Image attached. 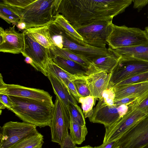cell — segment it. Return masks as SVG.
Wrapping results in <instances>:
<instances>
[{
  "label": "cell",
  "mask_w": 148,
  "mask_h": 148,
  "mask_svg": "<svg viewBox=\"0 0 148 148\" xmlns=\"http://www.w3.org/2000/svg\"><path fill=\"white\" fill-rule=\"evenodd\" d=\"M49 26L50 35L54 45L67 49L84 58L91 63L95 60L108 55L110 53L108 48L84 46L80 44L54 21Z\"/></svg>",
  "instance_id": "277c9868"
},
{
  "label": "cell",
  "mask_w": 148,
  "mask_h": 148,
  "mask_svg": "<svg viewBox=\"0 0 148 148\" xmlns=\"http://www.w3.org/2000/svg\"><path fill=\"white\" fill-rule=\"evenodd\" d=\"M36 126L25 122L10 121L0 127V148H8L28 135L38 131Z\"/></svg>",
  "instance_id": "30bf717a"
},
{
  "label": "cell",
  "mask_w": 148,
  "mask_h": 148,
  "mask_svg": "<svg viewBox=\"0 0 148 148\" xmlns=\"http://www.w3.org/2000/svg\"><path fill=\"white\" fill-rule=\"evenodd\" d=\"M133 7L138 9L139 12L142 9L148 4V0H133Z\"/></svg>",
  "instance_id": "ab89813d"
},
{
  "label": "cell",
  "mask_w": 148,
  "mask_h": 148,
  "mask_svg": "<svg viewBox=\"0 0 148 148\" xmlns=\"http://www.w3.org/2000/svg\"><path fill=\"white\" fill-rule=\"evenodd\" d=\"M16 26L18 29L21 30H25L26 29V24L23 22L19 21L17 23Z\"/></svg>",
  "instance_id": "b9f144b4"
},
{
  "label": "cell",
  "mask_w": 148,
  "mask_h": 148,
  "mask_svg": "<svg viewBox=\"0 0 148 148\" xmlns=\"http://www.w3.org/2000/svg\"><path fill=\"white\" fill-rule=\"evenodd\" d=\"M112 49L121 57L132 58L148 62V42L132 47Z\"/></svg>",
  "instance_id": "ffe728a7"
},
{
  "label": "cell",
  "mask_w": 148,
  "mask_h": 148,
  "mask_svg": "<svg viewBox=\"0 0 148 148\" xmlns=\"http://www.w3.org/2000/svg\"><path fill=\"white\" fill-rule=\"evenodd\" d=\"M145 31L146 32L148 36V26L145 27Z\"/></svg>",
  "instance_id": "ee69618b"
},
{
  "label": "cell",
  "mask_w": 148,
  "mask_h": 148,
  "mask_svg": "<svg viewBox=\"0 0 148 148\" xmlns=\"http://www.w3.org/2000/svg\"><path fill=\"white\" fill-rule=\"evenodd\" d=\"M147 81H148V71L143 72L132 76L120 82L115 86L125 85Z\"/></svg>",
  "instance_id": "1f68e13d"
},
{
  "label": "cell",
  "mask_w": 148,
  "mask_h": 148,
  "mask_svg": "<svg viewBox=\"0 0 148 148\" xmlns=\"http://www.w3.org/2000/svg\"><path fill=\"white\" fill-rule=\"evenodd\" d=\"M0 76V94L30 99L54 106L52 97L47 92L18 84H6L1 73Z\"/></svg>",
  "instance_id": "4fadbf2b"
},
{
  "label": "cell",
  "mask_w": 148,
  "mask_h": 148,
  "mask_svg": "<svg viewBox=\"0 0 148 148\" xmlns=\"http://www.w3.org/2000/svg\"><path fill=\"white\" fill-rule=\"evenodd\" d=\"M9 96L13 104L9 110L23 121L40 128L50 127L54 106L30 99Z\"/></svg>",
  "instance_id": "3957f363"
},
{
  "label": "cell",
  "mask_w": 148,
  "mask_h": 148,
  "mask_svg": "<svg viewBox=\"0 0 148 148\" xmlns=\"http://www.w3.org/2000/svg\"><path fill=\"white\" fill-rule=\"evenodd\" d=\"M68 110L70 117L80 125H86L85 118L83 112L77 104L70 103Z\"/></svg>",
  "instance_id": "f546056e"
},
{
  "label": "cell",
  "mask_w": 148,
  "mask_h": 148,
  "mask_svg": "<svg viewBox=\"0 0 148 148\" xmlns=\"http://www.w3.org/2000/svg\"><path fill=\"white\" fill-rule=\"evenodd\" d=\"M117 140L119 148H143L148 145V116Z\"/></svg>",
  "instance_id": "5bb4252c"
},
{
  "label": "cell",
  "mask_w": 148,
  "mask_h": 148,
  "mask_svg": "<svg viewBox=\"0 0 148 148\" xmlns=\"http://www.w3.org/2000/svg\"><path fill=\"white\" fill-rule=\"evenodd\" d=\"M15 25L4 30L0 27V51L18 54L24 47V34L17 32Z\"/></svg>",
  "instance_id": "9a60e30c"
},
{
  "label": "cell",
  "mask_w": 148,
  "mask_h": 148,
  "mask_svg": "<svg viewBox=\"0 0 148 148\" xmlns=\"http://www.w3.org/2000/svg\"><path fill=\"white\" fill-rule=\"evenodd\" d=\"M112 21H100L72 26L84 42L93 47L106 48V40L112 30Z\"/></svg>",
  "instance_id": "8992f818"
},
{
  "label": "cell",
  "mask_w": 148,
  "mask_h": 148,
  "mask_svg": "<svg viewBox=\"0 0 148 148\" xmlns=\"http://www.w3.org/2000/svg\"><path fill=\"white\" fill-rule=\"evenodd\" d=\"M23 32L24 47L22 52L32 59L36 70L47 77V66L50 60L52 59L50 49L39 43L25 30Z\"/></svg>",
  "instance_id": "8fae6325"
},
{
  "label": "cell",
  "mask_w": 148,
  "mask_h": 148,
  "mask_svg": "<svg viewBox=\"0 0 148 148\" xmlns=\"http://www.w3.org/2000/svg\"><path fill=\"white\" fill-rule=\"evenodd\" d=\"M21 53L25 57V61L27 63L30 64L35 69V66L34 64L33 61L32 59L29 57L27 56L23 52Z\"/></svg>",
  "instance_id": "60d3db41"
},
{
  "label": "cell",
  "mask_w": 148,
  "mask_h": 148,
  "mask_svg": "<svg viewBox=\"0 0 148 148\" xmlns=\"http://www.w3.org/2000/svg\"><path fill=\"white\" fill-rule=\"evenodd\" d=\"M49 49L51 57L53 56H59L76 62L87 68L91 69L93 68L90 62L67 49L60 48L54 45Z\"/></svg>",
  "instance_id": "603a6c76"
},
{
  "label": "cell",
  "mask_w": 148,
  "mask_h": 148,
  "mask_svg": "<svg viewBox=\"0 0 148 148\" xmlns=\"http://www.w3.org/2000/svg\"><path fill=\"white\" fill-rule=\"evenodd\" d=\"M47 71L55 75L67 87L70 81L79 78L73 76L59 67L53 61L52 59L48 62L46 69Z\"/></svg>",
  "instance_id": "4316f807"
},
{
  "label": "cell",
  "mask_w": 148,
  "mask_h": 148,
  "mask_svg": "<svg viewBox=\"0 0 148 148\" xmlns=\"http://www.w3.org/2000/svg\"><path fill=\"white\" fill-rule=\"evenodd\" d=\"M148 71V62L121 57L112 73L108 86L113 87L120 82L138 74Z\"/></svg>",
  "instance_id": "ba28073f"
},
{
  "label": "cell",
  "mask_w": 148,
  "mask_h": 148,
  "mask_svg": "<svg viewBox=\"0 0 148 148\" xmlns=\"http://www.w3.org/2000/svg\"><path fill=\"white\" fill-rule=\"evenodd\" d=\"M115 93L114 100L125 97L136 96L138 101L148 94V81L125 85L116 86L113 87Z\"/></svg>",
  "instance_id": "e0dca14e"
},
{
  "label": "cell",
  "mask_w": 148,
  "mask_h": 148,
  "mask_svg": "<svg viewBox=\"0 0 148 148\" xmlns=\"http://www.w3.org/2000/svg\"><path fill=\"white\" fill-rule=\"evenodd\" d=\"M54 18V21L58 23L69 35L75 40L80 44L84 46H89L84 42L82 37L74 29L72 24L63 16L60 14H57Z\"/></svg>",
  "instance_id": "484cf974"
},
{
  "label": "cell",
  "mask_w": 148,
  "mask_h": 148,
  "mask_svg": "<svg viewBox=\"0 0 148 148\" xmlns=\"http://www.w3.org/2000/svg\"><path fill=\"white\" fill-rule=\"evenodd\" d=\"M61 148H78L73 141L70 134L68 132L64 140Z\"/></svg>",
  "instance_id": "74e56055"
},
{
  "label": "cell",
  "mask_w": 148,
  "mask_h": 148,
  "mask_svg": "<svg viewBox=\"0 0 148 148\" xmlns=\"http://www.w3.org/2000/svg\"><path fill=\"white\" fill-rule=\"evenodd\" d=\"M0 17L8 23L15 25L20 20L18 15L2 1L0 3Z\"/></svg>",
  "instance_id": "83f0119b"
},
{
  "label": "cell",
  "mask_w": 148,
  "mask_h": 148,
  "mask_svg": "<svg viewBox=\"0 0 148 148\" xmlns=\"http://www.w3.org/2000/svg\"><path fill=\"white\" fill-rule=\"evenodd\" d=\"M132 108H137L145 113L148 116V94L138 101H134L128 106Z\"/></svg>",
  "instance_id": "d6a6232c"
},
{
  "label": "cell",
  "mask_w": 148,
  "mask_h": 148,
  "mask_svg": "<svg viewBox=\"0 0 148 148\" xmlns=\"http://www.w3.org/2000/svg\"><path fill=\"white\" fill-rule=\"evenodd\" d=\"M138 99V98L136 96L127 97L119 99L114 100V104L116 105H125L128 106L133 103Z\"/></svg>",
  "instance_id": "d590c367"
},
{
  "label": "cell",
  "mask_w": 148,
  "mask_h": 148,
  "mask_svg": "<svg viewBox=\"0 0 148 148\" xmlns=\"http://www.w3.org/2000/svg\"><path fill=\"white\" fill-rule=\"evenodd\" d=\"M93 148H119L117 140L103 143L101 145Z\"/></svg>",
  "instance_id": "f35d334b"
},
{
  "label": "cell",
  "mask_w": 148,
  "mask_h": 148,
  "mask_svg": "<svg viewBox=\"0 0 148 148\" xmlns=\"http://www.w3.org/2000/svg\"><path fill=\"white\" fill-rule=\"evenodd\" d=\"M67 87L73 96L79 102V99L81 97L78 94L73 81H70L69 82Z\"/></svg>",
  "instance_id": "8d00e7d4"
},
{
  "label": "cell",
  "mask_w": 148,
  "mask_h": 148,
  "mask_svg": "<svg viewBox=\"0 0 148 148\" xmlns=\"http://www.w3.org/2000/svg\"><path fill=\"white\" fill-rule=\"evenodd\" d=\"M53 62L70 75L77 77H86L94 70L87 68L74 61L58 56L52 57Z\"/></svg>",
  "instance_id": "ac0fdd59"
},
{
  "label": "cell",
  "mask_w": 148,
  "mask_h": 148,
  "mask_svg": "<svg viewBox=\"0 0 148 148\" xmlns=\"http://www.w3.org/2000/svg\"><path fill=\"white\" fill-rule=\"evenodd\" d=\"M47 73V77L51 83L54 94L68 109L69 104H77L76 100L66 86L53 74L49 72Z\"/></svg>",
  "instance_id": "d6986e66"
},
{
  "label": "cell",
  "mask_w": 148,
  "mask_h": 148,
  "mask_svg": "<svg viewBox=\"0 0 148 148\" xmlns=\"http://www.w3.org/2000/svg\"><path fill=\"white\" fill-rule=\"evenodd\" d=\"M147 116L138 109L128 107V111L123 116L110 126L105 128L103 143L118 140Z\"/></svg>",
  "instance_id": "52a82bcc"
},
{
  "label": "cell",
  "mask_w": 148,
  "mask_h": 148,
  "mask_svg": "<svg viewBox=\"0 0 148 148\" xmlns=\"http://www.w3.org/2000/svg\"><path fill=\"white\" fill-rule=\"evenodd\" d=\"M95 99L91 95L81 97L79 99L78 103L81 104L83 113L85 118H88L92 115Z\"/></svg>",
  "instance_id": "f1b7e54d"
},
{
  "label": "cell",
  "mask_w": 148,
  "mask_h": 148,
  "mask_svg": "<svg viewBox=\"0 0 148 148\" xmlns=\"http://www.w3.org/2000/svg\"><path fill=\"white\" fill-rule=\"evenodd\" d=\"M43 136L38 131L23 138L8 148H42Z\"/></svg>",
  "instance_id": "cb8c5ba5"
},
{
  "label": "cell",
  "mask_w": 148,
  "mask_h": 148,
  "mask_svg": "<svg viewBox=\"0 0 148 148\" xmlns=\"http://www.w3.org/2000/svg\"><path fill=\"white\" fill-rule=\"evenodd\" d=\"M132 1L133 0H60L57 14H61L73 25L110 21L114 17L123 12Z\"/></svg>",
  "instance_id": "6da1fadb"
},
{
  "label": "cell",
  "mask_w": 148,
  "mask_h": 148,
  "mask_svg": "<svg viewBox=\"0 0 148 148\" xmlns=\"http://www.w3.org/2000/svg\"><path fill=\"white\" fill-rule=\"evenodd\" d=\"M143 148H148V145L144 147Z\"/></svg>",
  "instance_id": "f6af8a7d"
},
{
  "label": "cell",
  "mask_w": 148,
  "mask_h": 148,
  "mask_svg": "<svg viewBox=\"0 0 148 148\" xmlns=\"http://www.w3.org/2000/svg\"><path fill=\"white\" fill-rule=\"evenodd\" d=\"M51 125V141L62 147L69 132L70 116L68 109L59 98L56 96Z\"/></svg>",
  "instance_id": "9c48e42d"
},
{
  "label": "cell",
  "mask_w": 148,
  "mask_h": 148,
  "mask_svg": "<svg viewBox=\"0 0 148 148\" xmlns=\"http://www.w3.org/2000/svg\"><path fill=\"white\" fill-rule=\"evenodd\" d=\"M106 42L109 48L113 49L132 47L148 42V36L145 30L139 28L113 24Z\"/></svg>",
  "instance_id": "5b68a950"
},
{
  "label": "cell",
  "mask_w": 148,
  "mask_h": 148,
  "mask_svg": "<svg viewBox=\"0 0 148 148\" xmlns=\"http://www.w3.org/2000/svg\"><path fill=\"white\" fill-rule=\"evenodd\" d=\"M24 22L26 29L47 25L55 20L60 0H2Z\"/></svg>",
  "instance_id": "7a4b0ae2"
},
{
  "label": "cell",
  "mask_w": 148,
  "mask_h": 148,
  "mask_svg": "<svg viewBox=\"0 0 148 148\" xmlns=\"http://www.w3.org/2000/svg\"><path fill=\"white\" fill-rule=\"evenodd\" d=\"M13 103L8 95L0 94V109L7 108L9 110L12 107Z\"/></svg>",
  "instance_id": "e575fe53"
},
{
  "label": "cell",
  "mask_w": 148,
  "mask_h": 148,
  "mask_svg": "<svg viewBox=\"0 0 148 148\" xmlns=\"http://www.w3.org/2000/svg\"><path fill=\"white\" fill-rule=\"evenodd\" d=\"M78 148H93V147L89 145H88L81 147H78Z\"/></svg>",
  "instance_id": "7bdbcfd3"
},
{
  "label": "cell",
  "mask_w": 148,
  "mask_h": 148,
  "mask_svg": "<svg viewBox=\"0 0 148 148\" xmlns=\"http://www.w3.org/2000/svg\"><path fill=\"white\" fill-rule=\"evenodd\" d=\"M69 129L70 135L76 145H80L85 140L88 132L86 125H80L70 117Z\"/></svg>",
  "instance_id": "d4e9b609"
},
{
  "label": "cell",
  "mask_w": 148,
  "mask_h": 148,
  "mask_svg": "<svg viewBox=\"0 0 148 148\" xmlns=\"http://www.w3.org/2000/svg\"><path fill=\"white\" fill-rule=\"evenodd\" d=\"M108 49L110 51L109 54L96 59L91 63L96 69L111 73L121 57L112 49Z\"/></svg>",
  "instance_id": "44dd1931"
},
{
  "label": "cell",
  "mask_w": 148,
  "mask_h": 148,
  "mask_svg": "<svg viewBox=\"0 0 148 148\" xmlns=\"http://www.w3.org/2000/svg\"><path fill=\"white\" fill-rule=\"evenodd\" d=\"M128 110L127 105L109 106L101 98L93 109V113L88 118L89 120L91 122L101 124L105 128L108 127L123 116Z\"/></svg>",
  "instance_id": "7c38bea8"
},
{
  "label": "cell",
  "mask_w": 148,
  "mask_h": 148,
  "mask_svg": "<svg viewBox=\"0 0 148 148\" xmlns=\"http://www.w3.org/2000/svg\"><path fill=\"white\" fill-rule=\"evenodd\" d=\"M115 93L113 87H109L105 90L102 94V98L107 105L113 106L114 105Z\"/></svg>",
  "instance_id": "836d02e7"
},
{
  "label": "cell",
  "mask_w": 148,
  "mask_h": 148,
  "mask_svg": "<svg viewBox=\"0 0 148 148\" xmlns=\"http://www.w3.org/2000/svg\"><path fill=\"white\" fill-rule=\"evenodd\" d=\"M86 78H77L73 81L78 94L81 97L90 95V92L87 84Z\"/></svg>",
  "instance_id": "4dcf8cb0"
},
{
  "label": "cell",
  "mask_w": 148,
  "mask_h": 148,
  "mask_svg": "<svg viewBox=\"0 0 148 148\" xmlns=\"http://www.w3.org/2000/svg\"></svg>",
  "instance_id": "bcb514c9"
},
{
  "label": "cell",
  "mask_w": 148,
  "mask_h": 148,
  "mask_svg": "<svg viewBox=\"0 0 148 148\" xmlns=\"http://www.w3.org/2000/svg\"><path fill=\"white\" fill-rule=\"evenodd\" d=\"M111 76V73L95 69L86 78L90 95L95 99H101L104 91L108 88Z\"/></svg>",
  "instance_id": "2e32d148"
},
{
  "label": "cell",
  "mask_w": 148,
  "mask_h": 148,
  "mask_svg": "<svg viewBox=\"0 0 148 148\" xmlns=\"http://www.w3.org/2000/svg\"><path fill=\"white\" fill-rule=\"evenodd\" d=\"M49 25L27 29L24 30L39 43L46 48L50 49L54 44L50 35Z\"/></svg>",
  "instance_id": "7402d4cb"
}]
</instances>
